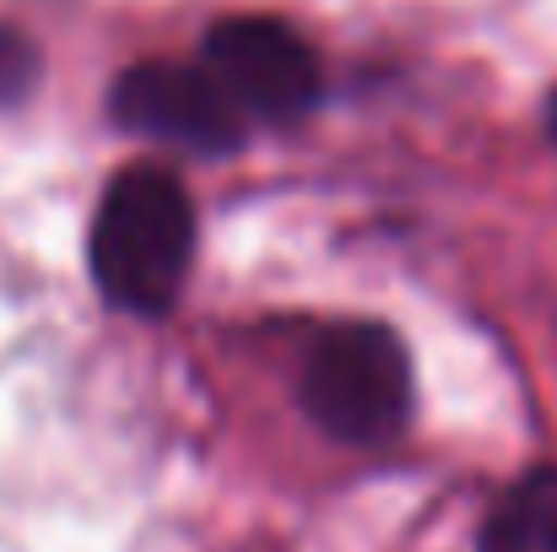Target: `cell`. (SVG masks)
I'll use <instances>...</instances> for the list:
<instances>
[{
  "label": "cell",
  "mask_w": 557,
  "mask_h": 552,
  "mask_svg": "<svg viewBox=\"0 0 557 552\" xmlns=\"http://www.w3.org/2000/svg\"><path fill=\"white\" fill-rule=\"evenodd\" d=\"M92 282L125 315H169L195 260L189 189L158 163L120 169L92 217Z\"/></svg>",
  "instance_id": "obj_1"
},
{
  "label": "cell",
  "mask_w": 557,
  "mask_h": 552,
  "mask_svg": "<svg viewBox=\"0 0 557 552\" xmlns=\"http://www.w3.org/2000/svg\"><path fill=\"white\" fill-rule=\"evenodd\" d=\"M304 412L314 428L347 444H384L411 417V364L389 326L342 320L325 326L298 373Z\"/></svg>",
  "instance_id": "obj_2"
},
{
  "label": "cell",
  "mask_w": 557,
  "mask_h": 552,
  "mask_svg": "<svg viewBox=\"0 0 557 552\" xmlns=\"http://www.w3.org/2000/svg\"><path fill=\"white\" fill-rule=\"evenodd\" d=\"M222 93L244 109V120H271V125H293L320 103V54L309 49V38L265 11H238L222 16L206 33V60H200Z\"/></svg>",
  "instance_id": "obj_3"
},
{
  "label": "cell",
  "mask_w": 557,
  "mask_h": 552,
  "mask_svg": "<svg viewBox=\"0 0 557 552\" xmlns=\"http://www.w3.org/2000/svg\"><path fill=\"white\" fill-rule=\"evenodd\" d=\"M109 114L147 142H169L200 158H222L244 147V109L222 93L206 65L185 60H141L120 71L109 93Z\"/></svg>",
  "instance_id": "obj_4"
},
{
  "label": "cell",
  "mask_w": 557,
  "mask_h": 552,
  "mask_svg": "<svg viewBox=\"0 0 557 552\" xmlns=\"http://www.w3.org/2000/svg\"><path fill=\"white\" fill-rule=\"evenodd\" d=\"M482 552H557V466L525 471L482 520Z\"/></svg>",
  "instance_id": "obj_5"
},
{
  "label": "cell",
  "mask_w": 557,
  "mask_h": 552,
  "mask_svg": "<svg viewBox=\"0 0 557 552\" xmlns=\"http://www.w3.org/2000/svg\"><path fill=\"white\" fill-rule=\"evenodd\" d=\"M38 76H44L38 44H33L22 27L0 22V109H16L22 98H33Z\"/></svg>",
  "instance_id": "obj_6"
},
{
  "label": "cell",
  "mask_w": 557,
  "mask_h": 552,
  "mask_svg": "<svg viewBox=\"0 0 557 552\" xmlns=\"http://www.w3.org/2000/svg\"><path fill=\"white\" fill-rule=\"evenodd\" d=\"M547 136H553V147H557V87H553V98H547Z\"/></svg>",
  "instance_id": "obj_7"
}]
</instances>
